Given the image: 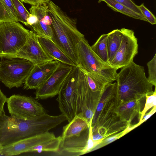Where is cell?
Masks as SVG:
<instances>
[{"label": "cell", "mask_w": 156, "mask_h": 156, "mask_svg": "<svg viewBox=\"0 0 156 156\" xmlns=\"http://www.w3.org/2000/svg\"><path fill=\"white\" fill-rule=\"evenodd\" d=\"M73 67L60 62L58 67L48 79L36 89L35 99H46L58 95Z\"/></svg>", "instance_id": "12"}, {"label": "cell", "mask_w": 156, "mask_h": 156, "mask_svg": "<svg viewBox=\"0 0 156 156\" xmlns=\"http://www.w3.org/2000/svg\"><path fill=\"white\" fill-rule=\"evenodd\" d=\"M77 66L83 71L100 78L108 83L116 80L118 69L99 58L84 37L76 45Z\"/></svg>", "instance_id": "4"}, {"label": "cell", "mask_w": 156, "mask_h": 156, "mask_svg": "<svg viewBox=\"0 0 156 156\" xmlns=\"http://www.w3.org/2000/svg\"><path fill=\"white\" fill-rule=\"evenodd\" d=\"M115 0L135 12L143 16L139 9L138 5H136L132 0Z\"/></svg>", "instance_id": "31"}, {"label": "cell", "mask_w": 156, "mask_h": 156, "mask_svg": "<svg viewBox=\"0 0 156 156\" xmlns=\"http://www.w3.org/2000/svg\"><path fill=\"white\" fill-rule=\"evenodd\" d=\"M11 116L23 120L31 119L46 113L42 105L32 97L13 95L6 101Z\"/></svg>", "instance_id": "9"}, {"label": "cell", "mask_w": 156, "mask_h": 156, "mask_svg": "<svg viewBox=\"0 0 156 156\" xmlns=\"http://www.w3.org/2000/svg\"><path fill=\"white\" fill-rule=\"evenodd\" d=\"M120 101L117 92L104 106L92 127L93 133L98 134L104 139L123 130L130 125L119 116L118 108Z\"/></svg>", "instance_id": "5"}, {"label": "cell", "mask_w": 156, "mask_h": 156, "mask_svg": "<svg viewBox=\"0 0 156 156\" xmlns=\"http://www.w3.org/2000/svg\"><path fill=\"white\" fill-rule=\"evenodd\" d=\"M105 2L107 6L114 11L134 19L147 22L145 17L133 11L115 0H98V2Z\"/></svg>", "instance_id": "23"}, {"label": "cell", "mask_w": 156, "mask_h": 156, "mask_svg": "<svg viewBox=\"0 0 156 156\" xmlns=\"http://www.w3.org/2000/svg\"><path fill=\"white\" fill-rule=\"evenodd\" d=\"M38 41L45 52L55 60L73 66H77L51 40L38 37Z\"/></svg>", "instance_id": "17"}, {"label": "cell", "mask_w": 156, "mask_h": 156, "mask_svg": "<svg viewBox=\"0 0 156 156\" xmlns=\"http://www.w3.org/2000/svg\"><path fill=\"white\" fill-rule=\"evenodd\" d=\"M153 94L150 95L146 96V101L143 110L141 112L140 118L139 122L143 118L146 112L151 108L156 106V87Z\"/></svg>", "instance_id": "28"}, {"label": "cell", "mask_w": 156, "mask_h": 156, "mask_svg": "<svg viewBox=\"0 0 156 156\" xmlns=\"http://www.w3.org/2000/svg\"><path fill=\"white\" fill-rule=\"evenodd\" d=\"M47 5H31L29 9L30 13L36 15L38 19L37 22L30 28L38 37L51 40L53 32L52 20L48 13Z\"/></svg>", "instance_id": "16"}, {"label": "cell", "mask_w": 156, "mask_h": 156, "mask_svg": "<svg viewBox=\"0 0 156 156\" xmlns=\"http://www.w3.org/2000/svg\"><path fill=\"white\" fill-rule=\"evenodd\" d=\"M107 37V34L101 35L91 48L99 58L106 63L109 64L106 44Z\"/></svg>", "instance_id": "25"}, {"label": "cell", "mask_w": 156, "mask_h": 156, "mask_svg": "<svg viewBox=\"0 0 156 156\" xmlns=\"http://www.w3.org/2000/svg\"><path fill=\"white\" fill-rule=\"evenodd\" d=\"M148 68V76L147 78L149 82L153 86H156V54L152 59L147 63Z\"/></svg>", "instance_id": "27"}, {"label": "cell", "mask_w": 156, "mask_h": 156, "mask_svg": "<svg viewBox=\"0 0 156 156\" xmlns=\"http://www.w3.org/2000/svg\"><path fill=\"white\" fill-rule=\"evenodd\" d=\"M90 122L81 115H76L68 124L63 126L62 138L79 135L89 127Z\"/></svg>", "instance_id": "19"}, {"label": "cell", "mask_w": 156, "mask_h": 156, "mask_svg": "<svg viewBox=\"0 0 156 156\" xmlns=\"http://www.w3.org/2000/svg\"><path fill=\"white\" fill-rule=\"evenodd\" d=\"M122 36L121 29H115L107 34L106 44L109 64L120 47Z\"/></svg>", "instance_id": "22"}, {"label": "cell", "mask_w": 156, "mask_h": 156, "mask_svg": "<svg viewBox=\"0 0 156 156\" xmlns=\"http://www.w3.org/2000/svg\"><path fill=\"white\" fill-rule=\"evenodd\" d=\"M138 7L141 11L142 14L147 20L152 25L156 24V19L154 16L147 9L144 5V4L142 3Z\"/></svg>", "instance_id": "29"}, {"label": "cell", "mask_w": 156, "mask_h": 156, "mask_svg": "<svg viewBox=\"0 0 156 156\" xmlns=\"http://www.w3.org/2000/svg\"><path fill=\"white\" fill-rule=\"evenodd\" d=\"M91 123V122L89 127L78 135L62 138L59 148L61 152L78 156L93 151L104 139L93 140Z\"/></svg>", "instance_id": "10"}, {"label": "cell", "mask_w": 156, "mask_h": 156, "mask_svg": "<svg viewBox=\"0 0 156 156\" xmlns=\"http://www.w3.org/2000/svg\"><path fill=\"white\" fill-rule=\"evenodd\" d=\"M19 22L17 12L12 0H0V23Z\"/></svg>", "instance_id": "21"}, {"label": "cell", "mask_w": 156, "mask_h": 156, "mask_svg": "<svg viewBox=\"0 0 156 156\" xmlns=\"http://www.w3.org/2000/svg\"><path fill=\"white\" fill-rule=\"evenodd\" d=\"M23 3L29 4L31 5H47L51 0H20Z\"/></svg>", "instance_id": "32"}, {"label": "cell", "mask_w": 156, "mask_h": 156, "mask_svg": "<svg viewBox=\"0 0 156 156\" xmlns=\"http://www.w3.org/2000/svg\"><path fill=\"white\" fill-rule=\"evenodd\" d=\"M18 16L19 22L27 26V20L30 14L24 6L23 3L20 0H12Z\"/></svg>", "instance_id": "26"}, {"label": "cell", "mask_w": 156, "mask_h": 156, "mask_svg": "<svg viewBox=\"0 0 156 156\" xmlns=\"http://www.w3.org/2000/svg\"><path fill=\"white\" fill-rule=\"evenodd\" d=\"M55 137L53 133L48 132L29 137L3 147L1 155L12 156L29 152L32 148Z\"/></svg>", "instance_id": "15"}, {"label": "cell", "mask_w": 156, "mask_h": 156, "mask_svg": "<svg viewBox=\"0 0 156 156\" xmlns=\"http://www.w3.org/2000/svg\"><path fill=\"white\" fill-rule=\"evenodd\" d=\"M4 56L21 58L31 62L34 65L55 60L44 50L38 41L37 35L32 30L30 31L25 44L18 51L12 55Z\"/></svg>", "instance_id": "13"}, {"label": "cell", "mask_w": 156, "mask_h": 156, "mask_svg": "<svg viewBox=\"0 0 156 156\" xmlns=\"http://www.w3.org/2000/svg\"><path fill=\"white\" fill-rule=\"evenodd\" d=\"M37 17L36 15L30 13L27 20V27L30 28L32 25L37 22Z\"/></svg>", "instance_id": "34"}, {"label": "cell", "mask_w": 156, "mask_h": 156, "mask_svg": "<svg viewBox=\"0 0 156 156\" xmlns=\"http://www.w3.org/2000/svg\"><path fill=\"white\" fill-rule=\"evenodd\" d=\"M122 36L120 47L115 56L109 63L112 67L118 69L124 67L133 61L137 54V39L134 31L124 28L120 29Z\"/></svg>", "instance_id": "11"}, {"label": "cell", "mask_w": 156, "mask_h": 156, "mask_svg": "<svg viewBox=\"0 0 156 156\" xmlns=\"http://www.w3.org/2000/svg\"><path fill=\"white\" fill-rule=\"evenodd\" d=\"M47 5L53 32L51 40L77 66L76 45L84 35L78 29L75 19L52 1Z\"/></svg>", "instance_id": "2"}, {"label": "cell", "mask_w": 156, "mask_h": 156, "mask_svg": "<svg viewBox=\"0 0 156 156\" xmlns=\"http://www.w3.org/2000/svg\"><path fill=\"white\" fill-rule=\"evenodd\" d=\"M64 121L61 114L53 116L46 113L25 120L6 115L4 111L0 117V142L4 147L25 138L49 132Z\"/></svg>", "instance_id": "1"}, {"label": "cell", "mask_w": 156, "mask_h": 156, "mask_svg": "<svg viewBox=\"0 0 156 156\" xmlns=\"http://www.w3.org/2000/svg\"><path fill=\"white\" fill-rule=\"evenodd\" d=\"M121 69L116 80L118 93L121 102L141 100L153 94V86L146 76L144 67L133 61Z\"/></svg>", "instance_id": "3"}, {"label": "cell", "mask_w": 156, "mask_h": 156, "mask_svg": "<svg viewBox=\"0 0 156 156\" xmlns=\"http://www.w3.org/2000/svg\"><path fill=\"white\" fill-rule=\"evenodd\" d=\"M156 106H155L153 107L151 110L150 112L148 113L147 115H145L144 117V119H142V120L140 122H139L137 123L139 126L142 123L145 122L151 116H152L154 113L156 112Z\"/></svg>", "instance_id": "35"}, {"label": "cell", "mask_w": 156, "mask_h": 156, "mask_svg": "<svg viewBox=\"0 0 156 156\" xmlns=\"http://www.w3.org/2000/svg\"><path fill=\"white\" fill-rule=\"evenodd\" d=\"M118 92L116 82L107 83L104 89L93 117L91 126L94 124L97 119L104 105L115 96Z\"/></svg>", "instance_id": "20"}, {"label": "cell", "mask_w": 156, "mask_h": 156, "mask_svg": "<svg viewBox=\"0 0 156 156\" xmlns=\"http://www.w3.org/2000/svg\"><path fill=\"white\" fill-rule=\"evenodd\" d=\"M140 100H133L124 102L120 101L118 113L120 118L130 125L133 120L137 115L140 119L141 112Z\"/></svg>", "instance_id": "18"}, {"label": "cell", "mask_w": 156, "mask_h": 156, "mask_svg": "<svg viewBox=\"0 0 156 156\" xmlns=\"http://www.w3.org/2000/svg\"><path fill=\"white\" fill-rule=\"evenodd\" d=\"M60 62L54 60L34 65L24 82V88L37 89L48 79L58 67Z\"/></svg>", "instance_id": "14"}, {"label": "cell", "mask_w": 156, "mask_h": 156, "mask_svg": "<svg viewBox=\"0 0 156 156\" xmlns=\"http://www.w3.org/2000/svg\"><path fill=\"white\" fill-rule=\"evenodd\" d=\"M3 146H2V144L0 142V155H1L2 150L3 148Z\"/></svg>", "instance_id": "36"}, {"label": "cell", "mask_w": 156, "mask_h": 156, "mask_svg": "<svg viewBox=\"0 0 156 156\" xmlns=\"http://www.w3.org/2000/svg\"><path fill=\"white\" fill-rule=\"evenodd\" d=\"M61 136L45 141L32 148L29 152L41 153L44 151L56 152L59 149L62 140Z\"/></svg>", "instance_id": "24"}, {"label": "cell", "mask_w": 156, "mask_h": 156, "mask_svg": "<svg viewBox=\"0 0 156 156\" xmlns=\"http://www.w3.org/2000/svg\"><path fill=\"white\" fill-rule=\"evenodd\" d=\"M125 135L123 130L114 135L111 136L103 139L102 142L98 144L94 149L93 151L103 147L111 143Z\"/></svg>", "instance_id": "30"}, {"label": "cell", "mask_w": 156, "mask_h": 156, "mask_svg": "<svg viewBox=\"0 0 156 156\" xmlns=\"http://www.w3.org/2000/svg\"><path fill=\"white\" fill-rule=\"evenodd\" d=\"M0 80L10 89L21 87L34 64L21 58L0 56Z\"/></svg>", "instance_id": "6"}, {"label": "cell", "mask_w": 156, "mask_h": 156, "mask_svg": "<svg viewBox=\"0 0 156 156\" xmlns=\"http://www.w3.org/2000/svg\"><path fill=\"white\" fill-rule=\"evenodd\" d=\"M30 31L19 22L0 23V56L16 53L25 44Z\"/></svg>", "instance_id": "7"}, {"label": "cell", "mask_w": 156, "mask_h": 156, "mask_svg": "<svg viewBox=\"0 0 156 156\" xmlns=\"http://www.w3.org/2000/svg\"><path fill=\"white\" fill-rule=\"evenodd\" d=\"M7 98L6 96L3 93L0 88V117L4 111V105L6 101Z\"/></svg>", "instance_id": "33"}, {"label": "cell", "mask_w": 156, "mask_h": 156, "mask_svg": "<svg viewBox=\"0 0 156 156\" xmlns=\"http://www.w3.org/2000/svg\"><path fill=\"white\" fill-rule=\"evenodd\" d=\"M79 68L74 66L62 84L56 100L61 114L69 122L76 115Z\"/></svg>", "instance_id": "8"}]
</instances>
